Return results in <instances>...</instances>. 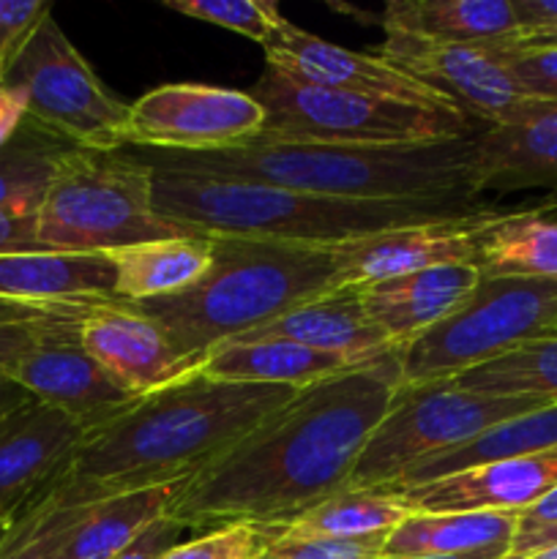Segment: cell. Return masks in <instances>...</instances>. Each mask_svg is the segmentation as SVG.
Masks as SVG:
<instances>
[{
    "mask_svg": "<svg viewBox=\"0 0 557 559\" xmlns=\"http://www.w3.org/2000/svg\"><path fill=\"white\" fill-rule=\"evenodd\" d=\"M402 385L399 349L295 393L227 453L191 475L167 513L183 530L284 527L347 489Z\"/></svg>",
    "mask_w": 557,
    "mask_h": 559,
    "instance_id": "1",
    "label": "cell"
},
{
    "mask_svg": "<svg viewBox=\"0 0 557 559\" xmlns=\"http://www.w3.org/2000/svg\"><path fill=\"white\" fill-rule=\"evenodd\" d=\"M287 385L227 382L194 371L87 431L58 478L66 506L186 480L295 396Z\"/></svg>",
    "mask_w": 557,
    "mask_h": 559,
    "instance_id": "2",
    "label": "cell"
},
{
    "mask_svg": "<svg viewBox=\"0 0 557 559\" xmlns=\"http://www.w3.org/2000/svg\"><path fill=\"white\" fill-rule=\"evenodd\" d=\"M475 134L415 145H309L257 136L233 151L134 156L162 173L265 183L339 200H481L473 189Z\"/></svg>",
    "mask_w": 557,
    "mask_h": 559,
    "instance_id": "3",
    "label": "cell"
},
{
    "mask_svg": "<svg viewBox=\"0 0 557 559\" xmlns=\"http://www.w3.org/2000/svg\"><path fill=\"white\" fill-rule=\"evenodd\" d=\"M211 271L178 295L131 304L151 317L175 353L202 360L287 311L342 287L331 246L211 235Z\"/></svg>",
    "mask_w": 557,
    "mask_h": 559,
    "instance_id": "4",
    "label": "cell"
},
{
    "mask_svg": "<svg viewBox=\"0 0 557 559\" xmlns=\"http://www.w3.org/2000/svg\"><path fill=\"white\" fill-rule=\"evenodd\" d=\"M484 205L481 200H339L153 169V211L202 235L333 246L382 229L467 216Z\"/></svg>",
    "mask_w": 557,
    "mask_h": 559,
    "instance_id": "5",
    "label": "cell"
},
{
    "mask_svg": "<svg viewBox=\"0 0 557 559\" xmlns=\"http://www.w3.org/2000/svg\"><path fill=\"white\" fill-rule=\"evenodd\" d=\"M38 243L60 254H109L194 235L153 211V169L134 153L71 147L36 213Z\"/></svg>",
    "mask_w": 557,
    "mask_h": 559,
    "instance_id": "6",
    "label": "cell"
},
{
    "mask_svg": "<svg viewBox=\"0 0 557 559\" xmlns=\"http://www.w3.org/2000/svg\"><path fill=\"white\" fill-rule=\"evenodd\" d=\"M251 96L265 109L262 140L309 145H415L475 134L464 112L418 107L364 93L304 85L268 69Z\"/></svg>",
    "mask_w": 557,
    "mask_h": 559,
    "instance_id": "7",
    "label": "cell"
},
{
    "mask_svg": "<svg viewBox=\"0 0 557 559\" xmlns=\"http://www.w3.org/2000/svg\"><path fill=\"white\" fill-rule=\"evenodd\" d=\"M557 333V278H481L448 314L399 349L402 385L451 380Z\"/></svg>",
    "mask_w": 557,
    "mask_h": 559,
    "instance_id": "8",
    "label": "cell"
},
{
    "mask_svg": "<svg viewBox=\"0 0 557 559\" xmlns=\"http://www.w3.org/2000/svg\"><path fill=\"white\" fill-rule=\"evenodd\" d=\"M544 407L552 404L484 396L462 391L453 380L399 385L386 418L355 462L347 489H391L415 464L457 451L491 426Z\"/></svg>",
    "mask_w": 557,
    "mask_h": 559,
    "instance_id": "9",
    "label": "cell"
},
{
    "mask_svg": "<svg viewBox=\"0 0 557 559\" xmlns=\"http://www.w3.org/2000/svg\"><path fill=\"white\" fill-rule=\"evenodd\" d=\"M3 85L20 93L31 123L71 147L109 153L126 145L129 104L98 82L52 14L27 38Z\"/></svg>",
    "mask_w": 557,
    "mask_h": 559,
    "instance_id": "10",
    "label": "cell"
},
{
    "mask_svg": "<svg viewBox=\"0 0 557 559\" xmlns=\"http://www.w3.org/2000/svg\"><path fill=\"white\" fill-rule=\"evenodd\" d=\"M380 58L451 96L484 129H508L557 118V102L522 91L511 71L481 47L431 44L386 33Z\"/></svg>",
    "mask_w": 557,
    "mask_h": 559,
    "instance_id": "11",
    "label": "cell"
},
{
    "mask_svg": "<svg viewBox=\"0 0 557 559\" xmlns=\"http://www.w3.org/2000/svg\"><path fill=\"white\" fill-rule=\"evenodd\" d=\"M265 131V109L229 87L162 85L129 104L126 145L173 153H216L249 145Z\"/></svg>",
    "mask_w": 557,
    "mask_h": 559,
    "instance_id": "12",
    "label": "cell"
},
{
    "mask_svg": "<svg viewBox=\"0 0 557 559\" xmlns=\"http://www.w3.org/2000/svg\"><path fill=\"white\" fill-rule=\"evenodd\" d=\"M82 314V311H80ZM76 320H55L36 347L14 366L9 380L36 402L60 409L87 431L134 407L140 396L118 385L82 347Z\"/></svg>",
    "mask_w": 557,
    "mask_h": 559,
    "instance_id": "13",
    "label": "cell"
},
{
    "mask_svg": "<svg viewBox=\"0 0 557 559\" xmlns=\"http://www.w3.org/2000/svg\"><path fill=\"white\" fill-rule=\"evenodd\" d=\"M262 49H265L268 69L304 85L393 98V102L446 109V112H464L451 96L426 85L424 80L407 74L399 66H391L380 55L353 52V49L300 31L293 22H284L282 31Z\"/></svg>",
    "mask_w": 557,
    "mask_h": 559,
    "instance_id": "14",
    "label": "cell"
},
{
    "mask_svg": "<svg viewBox=\"0 0 557 559\" xmlns=\"http://www.w3.org/2000/svg\"><path fill=\"white\" fill-rule=\"evenodd\" d=\"M497 205L442 222L407 224V227L382 229L364 238L333 243L339 284L366 287L386 278L407 276L437 265H475L478 260V235Z\"/></svg>",
    "mask_w": 557,
    "mask_h": 559,
    "instance_id": "15",
    "label": "cell"
},
{
    "mask_svg": "<svg viewBox=\"0 0 557 559\" xmlns=\"http://www.w3.org/2000/svg\"><path fill=\"white\" fill-rule=\"evenodd\" d=\"M82 347L131 396H147L200 371L175 353L167 333L123 300L91 304L76 320Z\"/></svg>",
    "mask_w": 557,
    "mask_h": 559,
    "instance_id": "16",
    "label": "cell"
},
{
    "mask_svg": "<svg viewBox=\"0 0 557 559\" xmlns=\"http://www.w3.org/2000/svg\"><path fill=\"white\" fill-rule=\"evenodd\" d=\"M87 429L47 404L25 402L0 418V519L49 489Z\"/></svg>",
    "mask_w": 557,
    "mask_h": 559,
    "instance_id": "17",
    "label": "cell"
},
{
    "mask_svg": "<svg viewBox=\"0 0 557 559\" xmlns=\"http://www.w3.org/2000/svg\"><path fill=\"white\" fill-rule=\"evenodd\" d=\"M555 486L557 453H541L386 491L396 495L410 513H522Z\"/></svg>",
    "mask_w": 557,
    "mask_h": 559,
    "instance_id": "18",
    "label": "cell"
},
{
    "mask_svg": "<svg viewBox=\"0 0 557 559\" xmlns=\"http://www.w3.org/2000/svg\"><path fill=\"white\" fill-rule=\"evenodd\" d=\"M478 282V265H437L366 284L360 295L377 331L391 342V347L402 349L453 314Z\"/></svg>",
    "mask_w": 557,
    "mask_h": 559,
    "instance_id": "19",
    "label": "cell"
},
{
    "mask_svg": "<svg viewBox=\"0 0 557 559\" xmlns=\"http://www.w3.org/2000/svg\"><path fill=\"white\" fill-rule=\"evenodd\" d=\"M271 338L342 355L358 366L396 353V347H391V342L377 331V325L366 314L360 287L331 289L235 342H271Z\"/></svg>",
    "mask_w": 557,
    "mask_h": 559,
    "instance_id": "20",
    "label": "cell"
},
{
    "mask_svg": "<svg viewBox=\"0 0 557 559\" xmlns=\"http://www.w3.org/2000/svg\"><path fill=\"white\" fill-rule=\"evenodd\" d=\"M0 298L38 306H91L118 300L115 262L109 254H36L0 257Z\"/></svg>",
    "mask_w": 557,
    "mask_h": 559,
    "instance_id": "21",
    "label": "cell"
},
{
    "mask_svg": "<svg viewBox=\"0 0 557 559\" xmlns=\"http://www.w3.org/2000/svg\"><path fill=\"white\" fill-rule=\"evenodd\" d=\"M475 197L546 191L557 197V118L475 134Z\"/></svg>",
    "mask_w": 557,
    "mask_h": 559,
    "instance_id": "22",
    "label": "cell"
},
{
    "mask_svg": "<svg viewBox=\"0 0 557 559\" xmlns=\"http://www.w3.org/2000/svg\"><path fill=\"white\" fill-rule=\"evenodd\" d=\"M186 480L123 491L91 502L71 524L55 559H115L173 511L175 500L186 489Z\"/></svg>",
    "mask_w": 557,
    "mask_h": 559,
    "instance_id": "23",
    "label": "cell"
},
{
    "mask_svg": "<svg viewBox=\"0 0 557 559\" xmlns=\"http://www.w3.org/2000/svg\"><path fill=\"white\" fill-rule=\"evenodd\" d=\"M382 27L457 47H486L519 31L511 0H393L386 5Z\"/></svg>",
    "mask_w": 557,
    "mask_h": 559,
    "instance_id": "24",
    "label": "cell"
},
{
    "mask_svg": "<svg viewBox=\"0 0 557 559\" xmlns=\"http://www.w3.org/2000/svg\"><path fill=\"white\" fill-rule=\"evenodd\" d=\"M366 366V364H364ZM358 369V364L342 355L320 353L295 342H229L213 349L202 360V374L227 382H254V385H287L295 391Z\"/></svg>",
    "mask_w": 557,
    "mask_h": 559,
    "instance_id": "25",
    "label": "cell"
},
{
    "mask_svg": "<svg viewBox=\"0 0 557 559\" xmlns=\"http://www.w3.org/2000/svg\"><path fill=\"white\" fill-rule=\"evenodd\" d=\"M115 262V295L123 304L169 298L194 287L213 262L211 235L151 240L109 251Z\"/></svg>",
    "mask_w": 557,
    "mask_h": 559,
    "instance_id": "26",
    "label": "cell"
},
{
    "mask_svg": "<svg viewBox=\"0 0 557 559\" xmlns=\"http://www.w3.org/2000/svg\"><path fill=\"white\" fill-rule=\"evenodd\" d=\"M481 278H557V224L533 205L495 207L478 235Z\"/></svg>",
    "mask_w": 557,
    "mask_h": 559,
    "instance_id": "27",
    "label": "cell"
},
{
    "mask_svg": "<svg viewBox=\"0 0 557 559\" xmlns=\"http://www.w3.org/2000/svg\"><path fill=\"white\" fill-rule=\"evenodd\" d=\"M557 451V404L535 413L517 415L511 420L491 426L484 435L475 440L464 442L457 451H448L442 456L429 459V462L415 464L413 469L399 478L391 489H402V486L429 484V480L446 478V475L464 473V469L484 467V464L508 462V459H528L541 456V453Z\"/></svg>",
    "mask_w": 557,
    "mask_h": 559,
    "instance_id": "28",
    "label": "cell"
},
{
    "mask_svg": "<svg viewBox=\"0 0 557 559\" xmlns=\"http://www.w3.org/2000/svg\"><path fill=\"white\" fill-rule=\"evenodd\" d=\"M519 513H410L382 544V557H448L511 551Z\"/></svg>",
    "mask_w": 557,
    "mask_h": 559,
    "instance_id": "29",
    "label": "cell"
},
{
    "mask_svg": "<svg viewBox=\"0 0 557 559\" xmlns=\"http://www.w3.org/2000/svg\"><path fill=\"white\" fill-rule=\"evenodd\" d=\"M410 508L386 489H344L278 527L300 538H375L391 535Z\"/></svg>",
    "mask_w": 557,
    "mask_h": 559,
    "instance_id": "30",
    "label": "cell"
},
{
    "mask_svg": "<svg viewBox=\"0 0 557 559\" xmlns=\"http://www.w3.org/2000/svg\"><path fill=\"white\" fill-rule=\"evenodd\" d=\"M462 391L557 404V333L522 344L484 366L451 377Z\"/></svg>",
    "mask_w": 557,
    "mask_h": 559,
    "instance_id": "31",
    "label": "cell"
},
{
    "mask_svg": "<svg viewBox=\"0 0 557 559\" xmlns=\"http://www.w3.org/2000/svg\"><path fill=\"white\" fill-rule=\"evenodd\" d=\"M69 142L25 120L20 134L0 151V213L36 216Z\"/></svg>",
    "mask_w": 557,
    "mask_h": 559,
    "instance_id": "32",
    "label": "cell"
},
{
    "mask_svg": "<svg viewBox=\"0 0 557 559\" xmlns=\"http://www.w3.org/2000/svg\"><path fill=\"white\" fill-rule=\"evenodd\" d=\"M85 506H66L58 480L11 516L0 535V559H55Z\"/></svg>",
    "mask_w": 557,
    "mask_h": 559,
    "instance_id": "33",
    "label": "cell"
},
{
    "mask_svg": "<svg viewBox=\"0 0 557 559\" xmlns=\"http://www.w3.org/2000/svg\"><path fill=\"white\" fill-rule=\"evenodd\" d=\"M169 11L191 16V20L211 22L224 31L240 33L251 41L265 47L284 27V16L276 3L268 0H167Z\"/></svg>",
    "mask_w": 557,
    "mask_h": 559,
    "instance_id": "34",
    "label": "cell"
},
{
    "mask_svg": "<svg viewBox=\"0 0 557 559\" xmlns=\"http://www.w3.org/2000/svg\"><path fill=\"white\" fill-rule=\"evenodd\" d=\"M386 538H300L276 527L257 559H380Z\"/></svg>",
    "mask_w": 557,
    "mask_h": 559,
    "instance_id": "35",
    "label": "cell"
},
{
    "mask_svg": "<svg viewBox=\"0 0 557 559\" xmlns=\"http://www.w3.org/2000/svg\"><path fill=\"white\" fill-rule=\"evenodd\" d=\"M276 527L260 524H227L202 538L173 546L162 559H257Z\"/></svg>",
    "mask_w": 557,
    "mask_h": 559,
    "instance_id": "36",
    "label": "cell"
},
{
    "mask_svg": "<svg viewBox=\"0 0 557 559\" xmlns=\"http://www.w3.org/2000/svg\"><path fill=\"white\" fill-rule=\"evenodd\" d=\"M49 14L52 3L44 0H0V82Z\"/></svg>",
    "mask_w": 557,
    "mask_h": 559,
    "instance_id": "37",
    "label": "cell"
},
{
    "mask_svg": "<svg viewBox=\"0 0 557 559\" xmlns=\"http://www.w3.org/2000/svg\"><path fill=\"white\" fill-rule=\"evenodd\" d=\"M489 52V49H486ZM511 71L524 93L535 98L557 102V47L555 49H517V52H489Z\"/></svg>",
    "mask_w": 557,
    "mask_h": 559,
    "instance_id": "38",
    "label": "cell"
},
{
    "mask_svg": "<svg viewBox=\"0 0 557 559\" xmlns=\"http://www.w3.org/2000/svg\"><path fill=\"white\" fill-rule=\"evenodd\" d=\"M80 317V314H76ZM58 320H71V317H58ZM55 320L44 322H22V325H0V382H11L14 366L31 353Z\"/></svg>",
    "mask_w": 557,
    "mask_h": 559,
    "instance_id": "39",
    "label": "cell"
},
{
    "mask_svg": "<svg viewBox=\"0 0 557 559\" xmlns=\"http://www.w3.org/2000/svg\"><path fill=\"white\" fill-rule=\"evenodd\" d=\"M36 251H44V246L38 243L36 216L0 213V257L36 254Z\"/></svg>",
    "mask_w": 557,
    "mask_h": 559,
    "instance_id": "40",
    "label": "cell"
},
{
    "mask_svg": "<svg viewBox=\"0 0 557 559\" xmlns=\"http://www.w3.org/2000/svg\"><path fill=\"white\" fill-rule=\"evenodd\" d=\"M180 533H183V527L175 524L169 516H164L162 522L145 530L129 549L120 551L115 559H162L173 546L180 544Z\"/></svg>",
    "mask_w": 557,
    "mask_h": 559,
    "instance_id": "41",
    "label": "cell"
},
{
    "mask_svg": "<svg viewBox=\"0 0 557 559\" xmlns=\"http://www.w3.org/2000/svg\"><path fill=\"white\" fill-rule=\"evenodd\" d=\"M85 306H38L25 300L0 298V325H22V322H44L58 317H76Z\"/></svg>",
    "mask_w": 557,
    "mask_h": 559,
    "instance_id": "42",
    "label": "cell"
},
{
    "mask_svg": "<svg viewBox=\"0 0 557 559\" xmlns=\"http://www.w3.org/2000/svg\"><path fill=\"white\" fill-rule=\"evenodd\" d=\"M517 14V33L546 31L557 27V0H511Z\"/></svg>",
    "mask_w": 557,
    "mask_h": 559,
    "instance_id": "43",
    "label": "cell"
},
{
    "mask_svg": "<svg viewBox=\"0 0 557 559\" xmlns=\"http://www.w3.org/2000/svg\"><path fill=\"white\" fill-rule=\"evenodd\" d=\"M25 120H27V112H25V102H22V96L0 82V151H3L16 134H20Z\"/></svg>",
    "mask_w": 557,
    "mask_h": 559,
    "instance_id": "44",
    "label": "cell"
},
{
    "mask_svg": "<svg viewBox=\"0 0 557 559\" xmlns=\"http://www.w3.org/2000/svg\"><path fill=\"white\" fill-rule=\"evenodd\" d=\"M557 524V486L552 491H546L538 502L522 511L517 516V535L522 533H535V530H544Z\"/></svg>",
    "mask_w": 557,
    "mask_h": 559,
    "instance_id": "45",
    "label": "cell"
},
{
    "mask_svg": "<svg viewBox=\"0 0 557 559\" xmlns=\"http://www.w3.org/2000/svg\"><path fill=\"white\" fill-rule=\"evenodd\" d=\"M557 47V27H546V31L533 33H513V36L502 38V41L486 44L481 49L489 52H517V49H555Z\"/></svg>",
    "mask_w": 557,
    "mask_h": 559,
    "instance_id": "46",
    "label": "cell"
},
{
    "mask_svg": "<svg viewBox=\"0 0 557 559\" xmlns=\"http://www.w3.org/2000/svg\"><path fill=\"white\" fill-rule=\"evenodd\" d=\"M549 546H557V524H552V527H544V530H535V533L513 535L511 555L528 557L533 555V551L549 549Z\"/></svg>",
    "mask_w": 557,
    "mask_h": 559,
    "instance_id": "47",
    "label": "cell"
},
{
    "mask_svg": "<svg viewBox=\"0 0 557 559\" xmlns=\"http://www.w3.org/2000/svg\"><path fill=\"white\" fill-rule=\"evenodd\" d=\"M25 402H31V396L20 385H14V382H0V418L9 415L11 409L22 407Z\"/></svg>",
    "mask_w": 557,
    "mask_h": 559,
    "instance_id": "48",
    "label": "cell"
},
{
    "mask_svg": "<svg viewBox=\"0 0 557 559\" xmlns=\"http://www.w3.org/2000/svg\"><path fill=\"white\" fill-rule=\"evenodd\" d=\"M511 555L508 549H484L473 551V555H448V557H380V559H502Z\"/></svg>",
    "mask_w": 557,
    "mask_h": 559,
    "instance_id": "49",
    "label": "cell"
},
{
    "mask_svg": "<svg viewBox=\"0 0 557 559\" xmlns=\"http://www.w3.org/2000/svg\"><path fill=\"white\" fill-rule=\"evenodd\" d=\"M533 207L541 213V216L549 218V222L557 224V197H546V200L535 202Z\"/></svg>",
    "mask_w": 557,
    "mask_h": 559,
    "instance_id": "50",
    "label": "cell"
},
{
    "mask_svg": "<svg viewBox=\"0 0 557 559\" xmlns=\"http://www.w3.org/2000/svg\"><path fill=\"white\" fill-rule=\"evenodd\" d=\"M524 559H557V546H549V549L533 551V555H528Z\"/></svg>",
    "mask_w": 557,
    "mask_h": 559,
    "instance_id": "51",
    "label": "cell"
},
{
    "mask_svg": "<svg viewBox=\"0 0 557 559\" xmlns=\"http://www.w3.org/2000/svg\"><path fill=\"white\" fill-rule=\"evenodd\" d=\"M11 516H14V513H11ZM11 516H3V519H0V535H3L5 530H9V524H11Z\"/></svg>",
    "mask_w": 557,
    "mask_h": 559,
    "instance_id": "52",
    "label": "cell"
},
{
    "mask_svg": "<svg viewBox=\"0 0 557 559\" xmlns=\"http://www.w3.org/2000/svg\"><path fill=\"white\" fill-rule=\"evenodd\" d=\"M502 559H524V557H519V555H506Z\"/></svg>",
    "mask_w": 557,
    "mask_h": 559,
    "instance_id": "53",
    "label": "cell"
},
{
    "mask_svg": "<svg viewBox=\"0 0 557 559\" xmlns=\"http://www.w3.org/2000/svg\"><path fill=\"white\" fill-rule=\"evenodd\" d=\"M555 453H557V451H555Z\"/></svg>",
    "mask_w": 557,
    "mask_h": 559,
    "instance_id": "54",
    "label": "cell"
}]
</instances>
